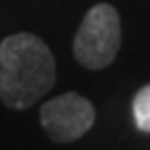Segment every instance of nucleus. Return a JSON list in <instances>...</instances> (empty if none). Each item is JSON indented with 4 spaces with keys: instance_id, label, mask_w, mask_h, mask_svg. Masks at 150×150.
Instances as JSON below:
<instances>
[{
    "instance_id": "1",
    "label": "nucleus",
    "mask_w": 150,
    "mask_h": 150,
    "mask_svg": "<svg viewBox=\"0 0 150 150\" xmlns=\"http://www.w3.org/2000/svg\"><path fill=\"white\" fill-rule=\"evenodd\" d=\"M54 81V54L42 38L13 33L0 42V100L8 108H29L50 92Z\"/></svg>"
},
{
    "instance_id": "2",
    "label": "nucleus",
    "mask_w": 150,
    "mask_h": 150,
    "mask_svg": "<svg viewBox=\"0 0 150 150\" xmlns=\"http://www.w3.org/2000/svg\"><path fill=\"white\" fill-rule=\"evenodd\" d=\"M121 46L119 13L106 2L92 6L75 33L73 54L86 69L98 71L108 67Z\"/></svg>"
},
{
    "instance_id": "3",
    "label": "nucleus",
    "mask_w": 150,
    "mask_h": 150,
    "mask_svg": "<svg viewBox=\"0 0 150 150\" xmlns=\"http://www.w3.org/2000/svg\"><path fill=\"white\" fill-rule=\"evenodd\" d=\"M96 112L90 100L75 92L61 94L40 108V123L48 138L59 144H69L79 140L94 125Z\"/></svg>"
},
{
    "instance_id": "4",
    "label": "nucleus",
    "mask_w": 150,
    "mask_h": 150,
    "mask_svg": "<svg viewBox=\"0 0 150 150\" xmlns=\"http://www.w3.org/2000/svg\"><path fill=\"white\" fill-rule=\"evenodd\" d=\"M134 121L144 134H150V83H146L134 96Z\"/></svg>"
}]
</instances>
